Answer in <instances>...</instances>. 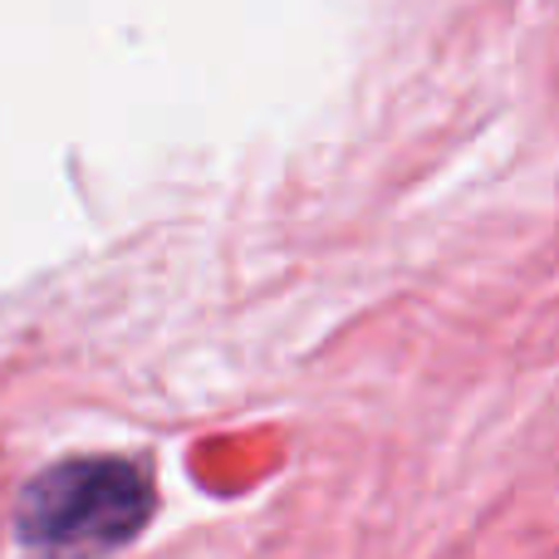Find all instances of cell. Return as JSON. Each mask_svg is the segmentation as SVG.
I'll return each instance as SVG.
<instances>
[{
    "label": "cell",
    "mask_w": 559,
    "mask_h": 559,
    "mask_svg": "<svg viewBox=\"0 0 559 559\" xmlns=\"http://www.w3.org/2000/svg\"><path fill=\"white\" fill-rule=\"evenodd\" d=\"M153 515V486L143 466L123 456H84L49 466L20 496L15 531L29 550H118Z\"/></svg>",
    "instance_id": "cell-1"
}]
</instances>
